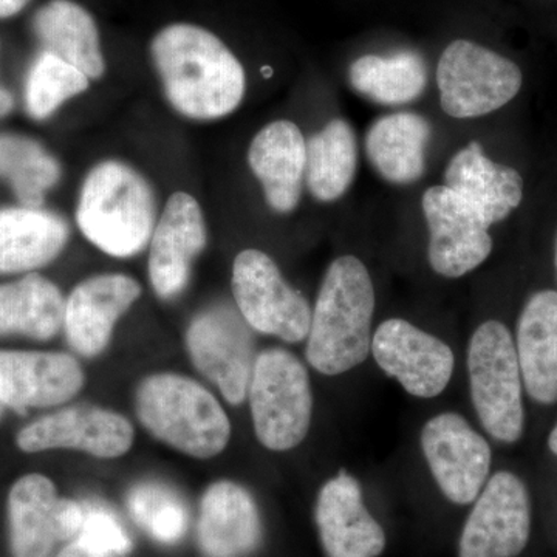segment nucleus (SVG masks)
<instances>
[{
    "instance_id": "1",
    "label": "nucleus",
    "mask_w": 557,
    "mask_h": 557,
    "mask_svg": "<svg viewBox=\"0 0 557 557\" xmlns=\"http://www.w3.org/2000/svg\"><path fill=\"white\" fill-rule=\"evenodd\" d=\"M168 100L193 120H218L239 108L245 72L214 35L190 24L163 28L150 46Z\"/></svg>"
},
{
    "instance_id": "2",
    "label": "nucleus",
    "mask_w": 557,
    "mask_h": 557,
    "mask_svg": "<svg viewBox=\"0 0 557 557\" xmlns=\"http://www.w3.org/2000/svg\"><path fill=\"white\" fill-rule=\"evenodd\" d=\"M375 288L361 259L341 256L330 263L311 310L306 357L325 376L357 369L372 347Z\"/></svg>"
},
{
    "instance_id": "3",
    "label": "nucleus",
    "mask_w": 557,
    "mask_h": 557,
    "mask_svg": "<svg viewBox=\"0 0 557 557\" xmlns=\"http://www.w3.org/2000/svg\"><path fill=\"white\" fill-rule=\"evenodd\" d=\"M76 220L84 237L106 255L132 258L156 230L152 188L127 164L102 161L84 182Z\"/></svg>"
},
{
    "instance_id": "4",
    "label": "nucleus",
    "mask_w": 557,
    "mask_h": 557,
    "mask_svg": "<svg viewBox=\"0 0 557 557\" xmlns=\"http://www.w3.org/2000/svg\"><path fill=\"white\" fill-rule=\"evenodd\" d=\"M135 405L143 426L186 456L212 458L228 446L230 418L197 381L175 373L149 376L139 384Z\"/></svg>"
},
{
    "instance_id": "5",
    "label": "nucleus",
    "mask_w": 557,
    "mask_h": 557,
    "mask_svg": "<svg viewBox=\"0 0 557 557\" xmlns=\"http://www.w3.org/2000/svg\"><path fill=\"white\" fill-rule=\"evenodd\" d=\"M469 394L486 434L512 445L525 429L523 380L515 338L507 325L486 321L468 344Z\"/></svg>"
},
{
    "instance_id": "6",
    "label": "nucleus",
    "mask_w": 557,
    "mask_h": 557,
    "mask_svg": "<svg viewBox=\"0 0 557 557\" xmlns=\"http://www.w3.org/2000/svg\"><path fill=\"white\" fill-rule=\"evenodd\" d=\"M248 399L256 437L263 448L285 453L306 440L313 418V391L306 366L292 351H260Z\"/></svg>"
},
{
    "instance_id": "7",
    "label": "nucleus",
    "mask_w": 557,
    "mask_h": 557,
    "mask_svg": "<svg viewBox=\"0 0 557 557\" xmlns=\"http://www.w3.org/2000/svg\"><path fill=\"white\" fill-rule=\"evenodd\" d=\"M442 108L453 119H478L504 108L522 87V72L496 51L454 40L438 61Z\"/></svg>"
},
{
    "instance_id": "8",
    "label": "nucleus",
    "mask_w": 557,
    "mask_h": 557,
    "mask_svg": "<svg viewBox=\"0 0 557 557\" xmlns=\"http://www.w3.org/2000/svg\"><path fill=\"white\" fill-rule=\"evenodd\" d=\"M234 299L249 329L285 343L309 336L311 309L302 293L289 287L269 255L245 249L233 265Z\"/></svg>"
},
{
    "instance_id": "9",
    "label": "nucleus",
    "mask_w": 557,
    "mask_h": 557,
    "mask_svg": "<svg viewBox=\"0 0 557 557\" xmlns=\"http://www.w3.org/2000/svg\"><path fill=\"white\" fill-rule=\"evenodd\" d=\"M460 537L458 557H518L531 536V498L525 482L498 471L472 502Z\"/></svg>"
},
{
    "instance_id": "10",
    "label": "nucleus",
    "mask_w": 557,
    "mask_h": 557,
    "mask_svg": "<svg viewBox=\"0 0 557 557\" xmlns=\"http://www.w3.org/2000/svg\"><path fill=\"white\" fill-rule=\"evenodd\" d=\"M421 453L446 500L467 507L490 479V443L463 416L442 412L429 418L420 434Z\"/></svg>"
},
{
    "instance_id": "11",
    "label": "nucleus",
    "mask_w": 557,
    "mask_h": 557,
    "mask_svg": "<svg viewBox=\"0 0 557 557\" xmlns=\"http://www.w3.org/2000/svg\"><path fill=\"white\" fill-rule=\"evenodd\" d=\"M186 346L201 375L218 386L230 405H242L256 362L255 341L244 318L228 307L201 311L190 322Z\"/></svg>"
},
{
    "instance_id": "12",
    "label": "nucleus",
    "mask_w": 557,
    "mask_h": 557,
    "mask_svg": "<svg viewBox=\"0 0 557 557\" xmlns=\"http://www.w3.org/2000/svg\"><path fill=\"white\" fill-rule=\"evenodd\" d=\"M370 351L379 368L416 398L438 397L456 369V355L445 341L401 318L381 322Z\"/></svg>"
},
{
    "instance_id": "13",
    "label": "nucleus",
    "mask_w": 557,
    "mask_h": 557,
    "mask_svg": "<svg viewBox=\"0 0 557 557\" xmlns=\"http://www.w3.org/2000/svg\"><path fill=\"white\" fill-rule=\"evenodd\" d=\"M423 212L429 228V263L440 276H465L490 258L493 239L485 219L448 186H434L424 193Z\"/></svg>"
},
{
    "instance_id": "14",
    "label": "nucleus",
    "mask_w": 557,
    "mask_h": 557,
    "mask_svg": "<svg viewBox=\"0 0 557 557\" xmlns=\"http://www.w3.org/2000/svg\"><path fill=\"white\" fill-rule=\"evenodd\" d=\"M314 522L327 557H380L386 552V531L366 505L361 483L346 469L319 490Z\"/></svg>"
},
{
    "instance_id": "15",
    "label": "nucleus",
    "mask_w": 557,
    "mask_h": 557,
    "mask_svg": "<svg viewBox=\"0 0 557 557\" xmlns=\"http://www.w3.org/2000/svg\"><path fill=\"white\" fill-rule=\"evenodd\" d=\"M134 443V428L120 413L97 406H73L39 418L22 429L17 445L25 453L75 449L100 458L124 456Z\"/></svg>"
},
{
    "instance_id": "16",
    "label": "nucleus",
    "mask_w": 557,
    "mask_h": 557,
    "mask_svg": "<svg viewBox=\"0 0 557 557\" xmlns=\"http://www.w3.org/2000/svg\"><path fill=\"white\" fill-rule=\"evenodd\" d=\"M207 247L203 212L193 196L177 193L168 200L150 239L149 277L161 299L185 289L194 259Z\"/></svg>"
},
{
    "instance_id": "17",
    "label": "nucleus",
    "mask_w": 557,
    "mask_h": 557,
    "mask_svg": "<svg viewBox=\"0 0 557 557\" xmlns=\"http://www.w3.org/2000/svg\"><path fill=\"white\" fill-rule=\"evenodd\" d=\"M83 386V369L70 355L0 351V401L11 409L25 412L62 405Z\"/></svg>"
},
{
    "instance_id": "18",
    "label": "nucleus",
    "mask_w": 557,
    "mask_h": 557,
    "mask_svg": "<svg viewBox=\"0 0 557 557\" xmlns=\"http://www.w3.org/2000/svg\"><path fill=\"white\" fill-rule=\"evenodd\" d=\"M139 295L138 282L124 274H100L84 281L65 302L64 327L70 346L83 357L100 355L116 322Z\"/></svg>"
},
{
    "instance_id": "19",
    "label": "nucleus",
    "mask_w": 557,
    "mask_h": 557,
    "mask_svg": "<svg viewBox=\"0 0 557 557\" xmlns=\"http://www.w3.org/2000/svg\"><path fill=\"white\" fill-rule=\"evenodd\" d=\"M262 541L258 504L239 483L215 482L200 505L199 544L207 557H247Z\"/></svg>"
},
{
    "instance_id": "20",
    "label": "nucleus",
    "mask_w": 557,
    "mask_h": 557,
    "mask_svg": "<svg viewBox=\"0 0 557 557\" xmlns=\"http://www.w3.org/2000/svg\"><path fill=\"white\" fill-rule=\"evenodd\" d=\"M248 163L262 183L265 199L276 212L298 207L306 175L307 143L292 121H274L252 139Z\"/></svg>"
},
{
    "instance_id": "21",
    "label": "nucleus",
    "mask_w": 557,
    "mask_h": 557,
    "mask_svg": "<svg viewBox=\"0 0 557 557\" xmlns=\"http://www.w3.org/2000/svg\"><path fill=\"white\" fill-rule=\"evenodd\" d=\"M515 343L527 394L539 405H556L557 292L542 289L528 299Z\"/></svg>"
},
{
    "instance_id": "22",
    "label": "nucleus",
    "mask_w": 557,
    "mask_h": 557,
    "mask_svg": "<svg viewBox=\"0 0 557 557\" xmlns=\"http://www.w3.org/2000/svg\"><path fill=\"white\" fill-rule=\"evenodd\" d=\"M445 186L474 205L487 226L507 219L523 197L519 172L487 159L478 141L469 143L450 160Z\"/></svg>"
},
{
    "instance_id": "23",
    "label": "nucleus",
    "mask_w": 557,
    "mask_h": 557,
    "mask_svg": "<svg viewBox=\"0 0 557 557\" xmlns=\"http://www.w3.org/2000/svg\"><path fill=\"white\" fill-rule=\"evenodd\" d=\"M62 500L51 480L25 475L11 487L9 497L11 549L14 557H49L64 541Z\"/></svg>"
},
{
    "instance_id": "24",
    "label": "nucleus",
    "mask_w": 557,
    "mask_h": 557,
    "mask_svg": "<svg viewBox=\"0 0 557 557\" xmlns=\"http://www.w3.org/2000/svg\"><path fill=\"white\" fill-rule=\"evenodd\" d=\"M44 51L81 70L87 78H101L106 70L100 33L89 11L72 0H51L33 21Z\"/></svg>"
},
{
    "instance_id": "25",
    "label": "nucleus",
    "mask_w": 557,
    "mask_h": 557,
    "mask_svg": "<svg viewBox=\"0 0 557 557\" xmlns=\"http://www.w3.org/2000/svg\"><path fill=\"white\" fill-rule=\"evenodd\" d=\"M67 239V223L51 212L27 207L0 209V273L47 265Z\"/></svg>"
},
{
    "instance_id": "26",
    "label": "nucleus",
    "mask_w": 557,
    "mask_h": 557,
    "mask_svg": "<svg viewBox=\"0 0 557 557\" xmlns=\"http://www.w3.org/2000/svg\"><path fill=\"white\" fill-rule=\"evenodd\" d=\"M429 138L431 126L423 116L392 113L372 124L366 137V150L381 177L394 185H409L423 175Z\"/></svg>"
},
{
    "instance_id": "27",
    "label": "nucleus",
    "mask_w": 557,
    "mask_h": 557,
    "mask_svg": "<svg viewBox=\"0 0 557 557\" xmlns=\"http://www.w3.org/2000/svg\"><path fill=\"white\" fill-rule=\"evenodd\" d=\"M65 300L57 285L30 274L0 285V335L22 333L50 339L64 325Z\"/></svg>"
},
{
    "instance_id": "28",
    "label": "nucleus",
    "mask_w": 557,
    "mask_h": 557,
    "mask_svg": "<svg viewBox=\"0 0 557 557\" xmlns=\"http://www.w3.org/2000/svg\"><path fill=\"white\" fill-rule=\"evenodd\" d=\"M357 137L344 120L330 121L307 143L306 178L319 201L341 199L357 174Z\"/></svg>"
},
{
    "instance_id": "29",
    "label": "nucleus",
    "mask_w": 557,
    "mask_h": 557,
    "mask_svg": "<svg viewBox=\"0 0 557 557\" xmlns=\"http://www.w3.org/2000/svg\"><path fill=\"white\" fill-rule=\"evenodd\" d=\"M354 89L386 106L406 104L426 89L428 70L416 51H398L391 57L368 54L348 70Z\"/></svg>"
},
{
    "instance_id": "30",
    "label": "nucleus",
    "mask_w": 557,
    "mask_h": 557,
    "mask_svg": "<svg viewBox=\"0 0 557 557\" xmlns=\"http://www.w3.org/2000/svg\"><path fill=\"white\" fill-rule=\"evenodd\" d=\"M60 164L38 143L0 135V177L9 178L27 208H39L46 190L60 180Z\"/></svg>"
},
{
    "instance_id": "31",
    "label": "nucleus",
    "mask_w": 557,
    "mask_h": 557,
    "mask_svg": "<svg viewBox=\"0 0 557 557\" xmlns=\"http://www.w3.org/2000/svg\"><path fill=\"white\" fill-rule=\"evenodd\" d=\"M132 518L161 544H175L188 530V509L171 487L156 482L139 483L127 496Z\"/></svg>"
},
{
    "instance_id": "32",
    "label": "nucleus",
    "mask_w": 557,
    "mask_h": 557,
    "mask_svg": "<svg viewBox=\"0 0 557 557\" xmlns=\"http://www.w3.org/2000/svg\"><path fill=\"white\" fill-rule=\"evenodd\" d=\"M89 87V78L69 62L42 51L28 75L27 109L33 119L46 120L61 104Z\"/></svg>"
},
{
    "instance_id": "33",
    "label": "nucleus",
    "mask_w": 557,
    "mask_h": 557,
    "mask_svg": "<svg viewBox=\"0 0 557 557\" xmlns=\"http://www.w3.org/2000/svg\"><path fill=\"white\" fill-rule=\"evenodd\" d=\"M84 516L79 544L104 557H123L132 549L126 528L110 509L98 504H83Z\"/></svg>"
},
{
    "instance_id": "34",
    "label": "nucleus",
    "mask_w": 557,
    "mask_h": 557,
    "mask_svg": "<svg viewBox=\"0 0 557 557\" xmlns=\"http://www.w3.org/2000/svg\"><path fill=\"white\" fill-rule=\"evenodd\" d=\"M54 557H104L98 555V553L91 552V549L84 547L78 541H73L67 547L62 548Z\"/></svg>"
},
{
    "instance_id": "35",
    "label": "nucleus",
    "mask_w": 557,
    "mask_h": 557,
    "mask_svg": "<svg viewBox=\"0 0 557 557\" xmlns=\"http://www.w3.org/2000/svg\"><path fill=\"white\" fill-rule=\"evenodd\" d=\"M30 2L32 0H0V20L14 16Z\"/></svg>"
},
{
    "instance_id": "36",
    "label": "nucleus",
    "mask_w": 557,
    "mask_h": 557,
    "mask_svg": "<svg viewBox=\"0 0 557 557\" xmlns=\"http://www.w3.org/2000/svg\"><path fill=\"white\" fill-rule=\"evenodd\" d=\"M13 109V97L9 90L0 87V116L7 115Z\"/></svg>"
},
{
    "instance_id": "37",
    "label": "nucleus",
    "mask_w": 557,
    "mask_h": 557,
    "mask_svg": "<svg viewBox=\"0 0 557 557\" xmlns=\"http://www.w3.org/2000/svg\"><path fill=\"white\" fill-rule=\"evenodd\" d=\"M548 449L557 457V424L553 428V431L549 432Z\"/></svg>"
},
{
    "instance_id": "38",
    "label": "nucleus",
    "mask_w": 557,
    "mask_h": 557,
    "mask_svg": "<svg viewBox=\"0 0 557 557\" xmlns=\"http://www.w3.org/2000/svg\"><path fill=\"white\" fill-rule=\"evenodd\" d=\"M2 408H3V405H2V401H0V417H2Z\"/></svg>"
},
{
    "instance_id": "39",
    "label": "nucleus",
    "mask_w": 557,
    "mask_h": 557,
    "mask_svg": "<svg viewBox=\"0 0 557 557\" xmlns=\"http://www.w3.org/2000/svg\"><path fill=\"white\" fill-rule=\"evenodd\" d=\"M556 271H557V239H556Z\"/></svg>"
}]
</instances>
